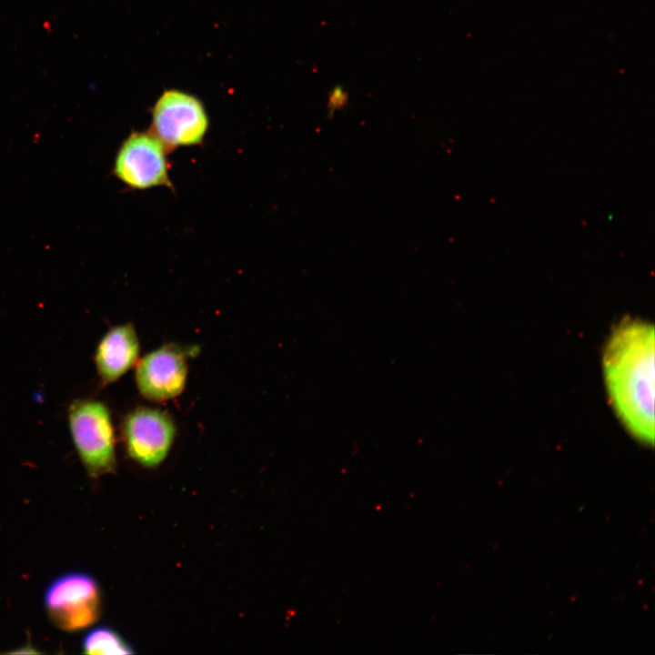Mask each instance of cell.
<instances>
[{
	"label": "cell",
	"instance_id": "8992f818",
	"mask_svg": "<svg viewBox=\"0 0 655 655\" xmlns=\"http://www.w3.org/2000/svg\"><path fill=\"white\" fill-rule=\"evenodd\" d=\"M176 432L174 420L166 412L147 407L131 410L122 425L129 457L146 468L163 462L173 445Z\"/></svg>",
	"mask_w": 655,
	"mask_h": 655
},
{
	"label": "cell",
	"instance_id": "30bf717a",
	"mask_svg": "<svg viewBox=\"0 0 655 655\" xmlns=\"http://www.w3.org/2000/svg\"><path fill=\"white\" fill-rule=\"evenodd\" d=\"M348 101V95L341 86H336L331 90L328 98V108L330 114L343 107Z\"/></svg>",
	"mask_w": 655,
	"mask_h": 655
},
{
	"label": "cell",
	"instance_id": "7a4b0ae2",
	"mask_svg": "<svg viewBox=\"0 0 655 655\" xmlns=\"http://www.w3.org/2000/svg\"><path fill=\"white\" fill-rule=\"evenodd\" d=\"M67 422L75 448L86 472L93 478L116 469L115 433L107 406L96 399L73 400Z\"/></svg>",
	"mask_w": 655,
	"mask_h": 655
},
{
	"label": "cell",
	"instance_id": "ba28073f",
	"mask_svg": "<svg viewBox=\"0 0 655 655\" xmlns=\"http://www.w3.org/2000/svg\"><path fill=\"white\" fill-rule=\"evenodd\" d=\"M139 340L131 323L117 325L107 330L96 346L95 366L103 386L113 383L136 362Z\"/></svg>",
	"mask_w": 655,
	"mask_h": 655
},
{
	"label": "cell",
	"instance_id": "277c9868",
	"mask_svg": "<svg viewBox=\"0 0 655 655\" xmlns=\"http://www.w3.org/2000/svg\"><path fill=\"white\" fill-rule=\"evenodd\" d=\"M44 603L59 629L77 631L94 624L101 613V591L96 579L82 571L56 577L45 589Z\"/></svg>",
	"mask_w": 655,
	"mask_h": 655
},
{
	"label": "cell",
	"instance_id": "6da1fadb",
	"mask_svg": "<svg viewBox=\"0 0 655 655\" xmlns=\"http://www.w3.org/2000/svg\"><path fill=\"white\" fill-rule=\"evenodd\" d=\"M611 408L626 430L643 444L654 442V328L627 318L612 330L602 356Z\"/></svg>",
	"mask_w": 655,
	"mask_h": 655
},
{
	"label": "cell",
	"instance_id": "5b68a950",
	"mask_svg": "<svg viewBox=\"0 0 655 655\" xmlns=\"http://www.w3.org/2000/svg\"><path fill=\"white\" fill-rule=\"evenodd\" d=\"M169 153L149 131H132L118 148L113 174L131 190L174 186L169 176Z\"/></svg>",
	"mask_w": 655,
	"mask_h": 655
},
{
	"label": "cell",
	"instance_id": "3957f363",
	"mask_svg": "<svg viewBox=\"0 0 655 655\" xmlns=\"http://www.w3.org/2000/svg\"><path fill=\"white\" fill-rule=\"evenodd\" d=\"M208 128L209 117L203 102L186 91L166 89L151 108L148 131L168 153L203 145Z\"/></svg>",
	"mask_w": 655,
	"mask_h": 655
},
{
	"label": "cell",
	"instance_id": "9c48e42d",
	"mask_svg": "<svg viewBox=\"0 0 655 655\" xmlns=\"http://www.w3.org/2000/svg\"><path fill=\"white\" fill-rule=\"evenodd\" d=\"M83 652L86 654H133L132 646L109 626H99L90 630L83 638Z\"/></svg>",
	"mask_w": 655,
	"mask_h": 655
},
{
	"label": "cell",
	"instance_id": "52a82bcc",
	"mask_svg": "<svg viewBox=\"0 0 655 655\" xmlns=\"http://www.w3.org/2000/svg\"><path fill=\"white\" fill-rule=\"evenodd\" d=\"M186 357L181 348L166 344L141 358L135 372L140 395L156 402L167 401L179 396L187 377Z\"/></svg>",
	"mask_w": 655,
	"mask_h": 655
}]
</instances>
